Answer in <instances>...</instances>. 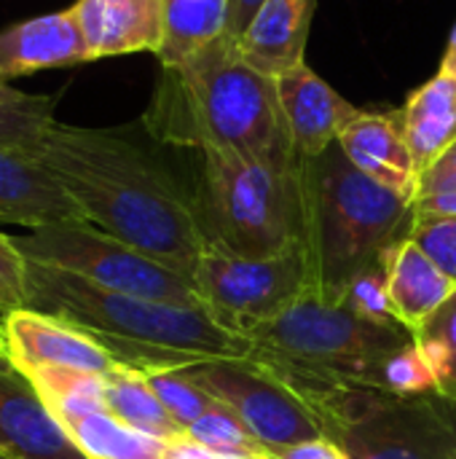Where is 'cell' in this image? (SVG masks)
Listing matches in <instances>:
<instances>
[{
  "mask_svg": "<svg viewBox=\"0 0 456 459\" xmlns=\"http://www.w3.org/2000/svg\"><path fill=\"white\" fill-rule=\"evenodd\" d=\"M86 223L194 282L207 247L196 199L142 145L113 129L54 124L32 148Z\"/></svg>",
  "mask_w": 456,
  "mask_h": 459,
  "instance_id": "obj_1",
  "label": "cell"
},
{
  "mask_svg": "<svg viewBox=\"0 0 456 459\" xmlns=\"http://www.w3.org/2000/svg\"><path fill=\"white\" fill-rule=\"evenodd\" d=\"M142 121L159 143L196 148L199 153L301 159L290 140L277 81L247 65L228 32L180 65L161 67Z\"/></svg>",
  "mask_w": 456,
  "mask_h": 459,
  "instance_id": "obj_2",
  "label": "cell"
},
{
  "mask_svg": "<svg viewBox=\"0 0 456 459\" xmlns=\"http://www.w3.org/2000/svg\"><path fill=\"white\" fill-rule=\"evenodd\" d=\"M27 309L65 317L89 331L118 366L183 368L210 358H250L253 342L218 325L202 307L153 301L86 282L27 261Z\"/></svg>",
  "mask_w": 456,
  "mask_h": 459,
  "instance_id": "obj_3",
  "label": "cell"
},
{
  "mask_svg": "<svg viewBox=\"0 0 456 459\" xmlns=\"http://www.w3.org/2000/svg\"><path fill=\"white\" fill-rule=\"evenodd\" d=\"M301 186L306 293L328 304H344L355 277L409 237L411 202L360 172L339 143L320 156L301 159Z\"/></svg>",
  "mask_w": 456,
  "mask_h": 459,
  "instance_id": "obj_4",
  "label": "cell"
},
{
  "mask_svg": "<svg viewBox=\"0 0 456 459\" xmlns=\"http://www.w3.org/2000/svg\"><path fill=\"white\" fill-rule=\"evenodd\" d=\"M196 212L207 245L239 258H271L304 239L301 159L202 151Z\"/></svg>",
  "mask_w": 456,
  "mask_h": 459,
  "instance_id": "obj_5",
  "label": "cell"
},
{
  "mask_svg": "<svg viewBox=\"0 0 456 459\" xmlns=\"http://www.w3.org/2000/svg\"><path fill=\"white\" fill-rule=\"evenodd\" d=\"M247 339L253 342L250 358L274 374L379 387L382 363L414 333L400 323H374L347 304L304 293L282 315L253 328Z\"/></svg>",
  "mask_w": 456,
  "mask_h": 459,
  "instance_id": "obj_6",
  "label": "cell"
},
{
  "mask_svg": "<svg viewBox=\"0 0 456 459\" xmlns=\"http://www.w3.org/2000/svg\"><path fill=\"white\" fill-rule=\"evenodd\" d=\"M11 242L27 261L70 272L99 288L202 307L191 280L86 221L48 223L11 237Z\"/></svg>",
  "mask_w": 456,
  "mask_h": 459,
  "instance_id": "obj_7",
  "label": "cell"
},
{
  "mask_svg": "<svg viewBox=\"0 0 456 459\" xmlns=\"http://www.w3.org/2000/svg\"><path fill=\"white\" fill-rule=\"evenodd\" d=\"M306 285L309 269L301 245L271 258H239L207 245L194 272L202 309L239 336L282 315L306 293Z\"/></svg>",
  "mask_w": 456,
  "mask_h": 459,
  "instance_id": "obj_8",
  "label": "cell"
},
{
  "mask_svg": "<svg viewBox=\"0 0 456 459\" xmlns=\"http://www.w3.org/2000/svg\"><path fill=\"white\" fill-rule=\"evenodd\" d=\"M183 374L231 409L266 452L325 438L320 417L269 368L250 358L196 360L183 366Z\"/></svg>",
  "mask_w": 456,
  "mask_h": 459,
  "instance_id": "obj_9",
  "label": "cell"
},
{
  "mask_svg": "<svg viewBox=\"0 0 456 459\" xmlns=\"http://www.w3.org/2000/svg\"><path fill=\"white\" fill-rule=\"evenodd\" d=\"M331 441L349 459H456V401L387 398Z\"/></svg>",
  "mask_w": 456,
  "mask_h": 459,
  "instance_id": "obj_10",
  "label": "cell"
},
{
  "mask_svg": "<svg viewBox=\"0 0 456 459\" xmlns=\"http://www.w3.org/2000/svg\"><path fill=\"white\" fill-rule=\"evenodd\" d=\"M0 358L13 368L48 363L99 377H110L121 368L89 331L38 309L0 315Z\"/></svg>",
  "mask_w": 456,
  "mask_h": 459,
  "instance_id": "obj_11",
  "label": "cell"
},
{
  "mask_svg": "<svg viewBox=\"0 0 456 459\" xmlns=\"http://www.w3.org/2000/svg\"><path fill=\"white\" fill-rule=\"evenodd\" d=\"M274 81L293 148L301 159L320 156L363 113L306 62L277 75Z\"/></svg>",
  "mask_w": 456,
  "mask_h": 459,
  "instance_id": "obj_12",
  "label": "cell"
},
{
  "mask_svg": "<svg viewBox=\"0 0 456 459\" xmlns=\"http://www.w3.org/2000/svg\"><path fill=\"white\" fill-rule=\"evenodd\" d=\"M0 455L8 459H89L48 414L30 379L0 358Z\"/></svg>",
  "mask_w": 456,
  "mask_h": 459,
  "instance_id": "obj_13",
  "label": "cell"
},
{
  "mask_svg": "<svg viewBox=\"0 0 456 459\" xmlns=\"http://www.w3.org/2000/svg\"><path fill=\"white\" fill-rule=\"evenodd\" d=\"M83 221L78 204L32 148L0 145V223L40 229Z\"/></svg>",
  "mask_w": 456,
  "mask_h": 459,
  "instance_id": "obj_14",
  "label": "cell"
},
{
  "mask_svg": "<svg viewBox=\"0 0 456 459\" xmlns=\"http://www.w3.org/2000/svg\"><path fill=\"white\" fill-rule=\"evenodd\" d=\"M83 62L91 59L73 8L32 16L0 30V81Z\"/></svg>",
  "mask_w": 456,
  "mask_h": 459,
  "instance_id": "obj_15",
  "label": "cell"
},
{
  "mask_svg": "<svg viewBox=\"0 0 456 459\" xmlns=\"http://www.w3.org/2000/svg\"><path fill=\"white\" fill-rule=\"evenodd\" d=\"M89 59L153 51L164 40V0H78L70 5Z\"/></svg>",
  "mask_w": 456,
  "mask_h": 459,
  "instance_id": "obj_16",
  "label": "cell"
},
{
  "mask_svg": "<svg viewBox=\"0 0 456 459\" xmlns=\"http://www.w3.org/2000/svg\"><path fill=\"white\" fill-rule=\"evenodd\" d=\"M347 159L366 172L379 186L395 191L406 202H414L419 188V169L400 129L395 113H371L363 110L336 140Z\"/></svg>",
  "mask_w": 456,
  "mask_h": 459,
  "instance_id": "obj_17",
  "label": "cell"
},
{
  "mask_svg": "<svg viewBox=\"0 0 456 459\" xmlns=\"http://www.w3.org/2000/svg\"><path fill=\"white\" fill-rule=\"evenodd\" d=\"M317 0H266L237 38L239 54L255 70L277 78L304 62Z\"/></svg>",
  "mask_w": 456,
  "mask_h": 459,
  "instance_id": "obj_18",
  "label": "cell"
},
{
  "mask_svg": "<svg viewBox=\"0 0 456 459\" xmlns=\"http://www.w3.org/2000/svg\"><path fill=\"white\" fill-rule=\"evenodd\" d=\"M384 266H387V296H390L392 315L411 333L456 288L409 237L387 247Z\"/></svg>",
  "mask_w": 456,
  "mask_h": 459,
  "instance_id": "obj_19",
  "label": "cell"
},
{
  "mask_svg": "<svg viewBox=\"0 0 456 459\" xmlns=\"http://www.w3.org/2000/svg\"><path fill=\"white\" fill-rule=\"evenodd\" d=\"M400 129L422 172L456 140V78L438 73L409 94L398 110Z\"/></svg>",
  "mask_w": 456,
  "mask_h": 459,
  "instance_id": "obj_20",
  "label": "cell"
},
{
  "mask_svg": "<svg viewBox=\"0 0 456 459\" xmlns=\"http://www.w3.org/2000/svg\"><path fill=\"white\" fill-rule=\"evenodd\" d=\"M228 24V0H164L161 67H175L220 35Z\"/></svg>",
  "mask_w": 456,
  "mask_h": 459,
  "instance_id": "obj_21",
  "label": "cell"
},
{
  "mask_svg": "<svg viewBox=\"0 0 456 459\" xmlns=\"http://www.w3.org/2000/svg\"><path fill=\"white\" fill-rule=\"evenodd\" d=\"M30 385L35 387L38 398L48 409V414L62 425L75 417L108 411L105 403V377L89 374V371H75V368H62V366H27L19 368Z\"/></svg>",
  "mask_w": 456,
  "mask_h": 459,
  "instance_id": "obj_22",
  "label": "cell"
},
{
  "mask_svg": "<svg viewBox=\"0 0 456 459\" xmlns=\"http://www.w3.org/2000/svg\"><path fill=\"white\" fill-rule=\"evenodd\" d=\"M105 403L118 422L140 433H148L169 444L185 438V430L175 422V417L156 398L145 377L134 368L121 366L116 374L105 377Z\"/></svg>",
  "mask_w": 456,
  "mask_h": 459,
  "instance_id": "obj_23",
  "label": "cell"
},
{
  "mask_svg": "<svg viewBox=\"0 0 456 459\" xmlns=\"http://www.w3.org/2000/svg\"><path fill=\"white\" fill-rule=\"evenodd\" d=\"M62 428L89 459H167L169 449V441L140 433L110 411L75 417L62 422Z\"/></svg>",
  "mask_w": 456,
  "mask_h": 459,
  "instance_id": "obj_24",
  "label": "cell"
},
{
  "mask_svg": "<svg viewBox=\"0 0 456 459\" xmlns=\"http://www.w3.org/2000/svg\"><path fill=\"white\" fill-rule=\"evenodd\" d=\"M54 124V97L30 94L0 81V145L35 148Z\"/></svg>",
  "mask_w": 456,
  "mask_h": 459,
  "instance_id": "obj_25",
  "label": "cell"
},
{
  "mask_svg": "<svg viewBox=\"0 0 456 459\" xmlns=\"http://www.w3.org/2000/svg\"><path fill=\"white\" fill-rule=\"evenodd\" d=\"M414 342L435 374L438 395L456 401V288L414 331Z\"/></svg>",
  "mask_w": 456,
  "mask_h": 459,
  "instance_id": "obj_26",
  "label": "cell"
},
{
  "mask_svg": "<svg viewBox=\"0 0 456 459\" xmlns=\"http://www.w3.org/2000/svg\"><path fill=\"white\" fill-rule=\"evenodd\" d=\"M185 438L199 444V446H207L212 452H220V455H239V457H258L263 455L266 449L250 436V430L239 422V417L226 409L223 403H212L210 411L204 417H199L188 430H185Z\"/></svg>",
  "mask_w": 456,
  "mask_h": 459,
  "instance_id": "obj_27",
  "label": "cell"
},
{
  "mask_svg": "<svg viewBox=\"0 0 456 459\" xmlns=\"http://www.w3.org/2000/svg\"><path fill=\"white\" fill-rule=\"evenodd\" d=\"M156 398L164 403V409L175 417V422L188 430L199 417L210 411L215 398L199 387L191 377L183 374V368H164V371H140Z\"/></svg>",
  "mask_w": 456,
  "mask_h": 459,
  "instance_id": "obj_28",
  "label": "cell"
},
{
  "mask_svg": "<svg viewBox=\"0 0 456 459\" xmlns=\"http://www.w3.org/2000/svg\"><path fill=\"white\" fill-rule=\"evenodd\" d=\"M379 387L392 398H417V395H438V382L425 360L422 350L411 339L400 350H395L379 371Z\"/></svg>",
  "mask_w": 456,
  "mask_h": 459,
  "instance_id": "obj_29",
  "label": "cell"
},
{
  "mask_svg": "<svg viewBox=\"0 0 456 459\" xmlns=\"http://www.w3.org/2000/svg\"><path fill=\"white\" fill-rule=\"evenodd\" d=\"M409 239L456 285V215L414 218Z\"/></svg>",
  "mask_w": 456,
  "mask_h": 459,
  "instance_id": "obj_30",
  "label": "cell"
},
{
  "mask_svg": "<svg viewBox=\"0 0 456 459\" xmlns=\"http://www.w3.org/2000/svg\"><path fill=\"white\" fill-rule=\"evenodd\" d=\"M387 253V250H384ZM344 304L357 312L366 320L374 323H398L390 307V296H387V266H384V255L368 266L360 277H355V282L347 290Z\"/></svg>",
  "mask_w": 456,
  "mask_h": 459,
  "instance_id": "obj_31",
  "label": "cell"
},
{
  "mask_svg": "<svg viewBox=\"0 0 456 459\" xmlns=\"http://www.w3.org/2000/svg\"><path fill=\"white\" fill-rule=\"evenodd\" d=\"M27 309V258L0 234V315Z\"/></svg>",
  "mask_w": 456,
  "mask_h": 459,
  "instance_id": "obj_32",
  "label": "cell"
},
{
  "mask_svg": "<svg viewBox=\"0 0 456 459\" xmlns=\"http://www.w3.org/2000/svg\"><path fill=\"white\" fill-rule=\"evenodd\" d=\"M433 194H456V140L422 172L414 202Z\"/></svg>",
  "mask_w": 456,
  "mask_h": 459,
  "instance_id": "obj_33",
  "label": "cell"
},
{
  "mask_svg": "<svg viewBox=\"0 0 456 459\" xmlns=\"http://www.w3.org/2000/svg\"><path fill=\"white\" fill-rule=\"evenodd\" d=\"M269 455L274 459H349L344 455V449L336 441H331V438L304 441V444H296V446L274 449Z\"/></svg>",
  "mask_w": 456,
  "mask_h": 459,
  "instance_id": "obj_34",
  "label": "cell"
},
{
  "mask_svg": "<svg viewBox=\"0 0 456 459\" xmlns=\"http://www.w3.org/2000/svg\"><path fill=\"white\" fill-rule=\"evenodd\" d=\"M263 3L266 0H228V24H226V32L234 35V38H239Z\"/></svg>",
  "mask_w": 456,
  "mask_h": 459,
  "instance_id": "obj_35",
  "label": "cell"
},
{
  "mask_svg": "<svg viewBox=\"0 0 456 459\" xmlns=\"http://www.w3.org/2000/svg\"><path fill=\"white\" fill-rule=\"evenodd\" d=\"M167 459H253V457H239V455H220V452H212L207 446H199L188 438H177L169 444L167 449Z\"/></svg>",
  "mask_w": 456,
  "mask_h": 459,
  "instance_id": "obj_36",
  "label": "cell"
},
{
  "mask_svg": "<svg viewBox=\"0 0 456 459\" xmlns=\"http://www.w3.org/2000/svg\"><path fill=\"white\" fill-rule=\"evenodd\" d=\"M441 73L456 78V24L449 35V46H446V54H443V62H441Z\"/></svg>",
  "mask_w": 456,
  "mask_h": 459,
  "instance_id": "obj_37",
  "label": "cell"
},
{
  "mask_svg": "<svg viewBox=\"0 0 456 459\" xmlns=\"http://www.w3.org/2000/svg\"><path fill=\"white\" fill-rule=\"evenodd\" d=\"M253 459H274L269 452H263V455H258V457H253Z\"/></svg>",
  "mask_w": 456,
  "mask_h": 459,
  "instance_id": "obj_38",
  "label": "cell"
},
{
  "mask_svg": "<svg viewBox=\"0 0 456 459\" xmlns=\"http://www.w3.org/2000/svg\"><path fill=\"white\" fill-rule=\"evenodd\" d=\"M0 459H8V457H3V455H0Z\"/></svg>",
  "mask_w": 456,
  "mask_h": 459,
  "instance_id": "obj_39",
  "label": "cell"
}]
</instances>
